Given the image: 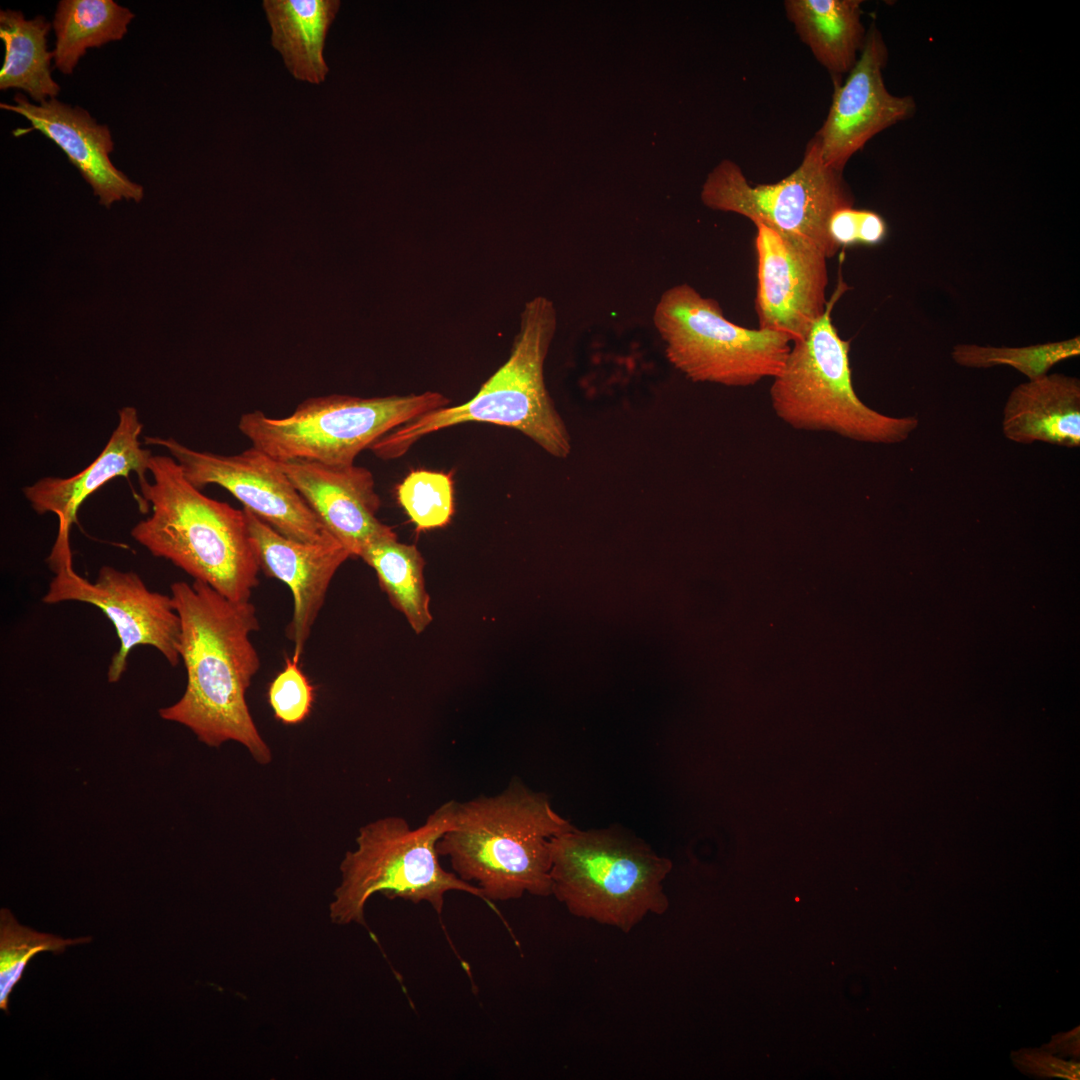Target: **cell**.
<instances>
[{
  "instance_id": "cell-1",
  "label": "cell",
  "mask_w": 1080,
  "mask_h": 1080,
  "mask_svg": "<svg viewBox=\"0 0 1080 1080\" xmlns=\"http://www.w3.org/2000/svg\"><path fill=\"white\" fill-rule=\"evenodd\" d=\"M181 622L179 654L186 673L183 696L159 710L161 718L188 727L211 747L233 740L267 764L271 751L250 714L246 692L260 667L250 634L259 629L250 601H232L194 580L170 586Z\"/></svg>"
},
{
  "instance_id": "cell-2",
  "label": "cell",
  "mask_w": 1080,
  "mask_h": 1080,
  "mask_svg": "<svg viewBox=\"0 0 1080 1080\" xmlns=\"http://www.w3.org/2000/svg\"><path fill=\"white\" fill-rule=\"evenodd\" d=\"M573 828L545 794L513 781L500 794L456 802L451 826L436 848L492 905L525 893L552 895L550 842Z\"/></svg>"
},
{
  "instance_id": "cell-3",
  "label": "cell",
  "mask_w": 1080,
  "mask_h": 1080,
  "mask_svg": "<svg viewBox=\"0 0 1080 1080\" xmlns=\"http://www.w3.org/2000/svg\"><path fill=\"white\" fill-rule=\"evenodd\" d=\"M149 473L140 490L152 513L132 538L226 598L249 601L260 566L244 510L204 495L171 456L153 455Z\"/></svg>"
},
{
  "instance_id": "cell-4",
  "label": "cell",
  "mask_w": 1080,
  "mask_h": 1080,
  "mask_svg": "<svg viewBox=\"0 0 1080 1080\" xmlns=\"http://www.w3.org/2000/svg\"><path fill=\"white\" fill-rule=\"evenodd\" d=\"M556 327L553 302L544 296L529 300L507 361L470 400L425 413L392 430L370 448L381 458L393 459L428 434L462 423L485 422L514 428L550 455L567 457L570 436L544 380V362Z\"/></svg>"
},
{
  "instance_id": "cell-5",
  "label": "cell",
  "mask_w": 1080,
  "mask_h": 1080,
  "mask_svg": "<svg viewBox=\"0 0 1080 1080\" xmlns=\"http://www.w3.org/2000/svg\"><path fill=\"white\" fill-rule=\"evenodd\" d=\"M552 895L580 918L629 932L669 902L672 863L646 843L611 830L573 828L551 839Z\"/></svg>"
},
{
  "instance_id": "cell-6",
  "label": "cell",
  "mask_w": 1080,
  "mask_h": 1080,
  "mask_svg": "<svg viewBox=\"0 0 1080 1080\" xmlns=\"http://www.w3.org/2000/svg\"><path fill=\"white\" fill-rule=\"evenodd\" d=\"M456 801H448L412 830L397 816L380 818L359 830L357 848L341 862V882L329 905L333 924L365 925V907L376 893L389 899L427 902L440 915L449 891H461L485 901L481 890L439 862L437 842L450 828Z\"/></svg>"
},
{
  "instance_id": "cell-7",
  "label": "cell",
  "mask_w": 1080,
  "mask_h": 1080,
  "mask_svg": "<svg viewBox=\"0 0 1080 1080\" xmlns=\"http://www.w3.org/2000/svg\"><path fill=\"white\" fill-rule=\"evenodd\" d=\"M838 294L809 333L793 342L782 369L772 378V408L796 430L831 432L871 444L901 443L918 428L919 420L880 413L857 396L850 343L839 336L831 320Z\"/></svg>"
},
{
  "instance_id": "cell-8",
  "label": "cell",
  "mask_w": 1080,
  "mask_h": 1080,
  "mask_svg": "<svg viewBox=\"0 0 1080 1080\" xmlns=\"http://www.w3.org/2000/svg\"><path fill=\"white\" fill-rule=\"evenodd\" d=\"M449 403L435 391L371 398L334 394L308 398L283 418L245 413L238 428L253 447L278 462L349 466L392 430Z\"/></svg>"
},
{
  "instance_id": "cell-9",
  "label": "cell",
  "mask_w": 1080,
  "mask_h": 1080,
  "mask_svg": "<svg viewBox=\"0 0 1080 1080\" xmlns=\"http://www.w3.org/2000/svg\"><path fill=\"white\" fill-rule=\"evenodd\" d=\"M653 323L668 361L693 382L747 387L773 378L792 343L781 332L729 321L715 299L685 283L662 293Z\"/></svg>"
},
{
  "instance_id": "cell-10",
  "label": "cell",
  "mask_w": 1080,
  "mask_h": 1080,
  "mask_svg": "<svg viewBox=\"0 0 1080 1080\" xmlns=\"http://www.w3.org/2000/svg\"><path fill=\"white\" fill-rule=\"evenodd\" d=\"M701 200L713 210L740 214L753 223L805 237L827 258L840 248L829 235L830 217L854 203L842 172L825 164L815 137L808 142L799 166L773 184L751 185L736 163L723 160L708 174Z\"/></svg>"
},
{
  "instance_id": "cell-11",
  "label": "cell",
  "mask_w": 1080,
  "mask_h": 1080,
  "mask_svg": "<svg viewBox=\"0 0 1080 1080\" xmlns=\"http://www.w3.org/2000/svg\"><path fill=\"white\" fill-rule=\"evenodd\" d=\"M48 562L55 576L42 599L45 604H90L113 624L120 645L108 667L110 683L120 680L129 653L139 645L157 649L171 666L179 663L181 622L171 595L150 590L133 571L109 565L102 566L90 582L73 569L69 545L54 546Z\"/></svg>"
},
{
  "instance_id": "cell-12",
  "label": "cell",
  "mask_w": 1080,
  "mask_h": 1080,
  "mask_svg": "<svg viewBox=\"0 0 1080 1080\" xmlns=\"http://www.w3.org/2000/svg\"><path fill=\"white\" fill-rule=\"evenodd\" d=\"M145 443L164 447L196 488L210 484L225 488L244 508L290 539L314 543L334 537L280 463L253 446L239 454L221 455L191 449L171 437H145Z\"/></svg>"
},
{
  "instance_id": "cell-13",
  "label": "cell",
  "mask_w": 1080,
  "mask_h": 1080,
  "mask_svg": "<svg viewBox=\"0 0 1080 1080\" xmlns=\"http://www.w3.org/2000/svg\"><path fill=\"white\" fill-rule=\"evenodd\" d=\"M756 227L755 310L761 329L803 339L826 312L827 256L811 240Z\"/></svg>"
},
{
  "instance_id": "cell-14",
  "label": "cell",
  "mask_w": 1080,
  "mask_h": 1080,
  "mask_svg": "<svg viewBox=\"0 0 1080 1080\" xmlns=\"http://www.w3.org/2000/svg\"><path fill=\"white\" fill-rule=\"evenodd\" d=\"M888 50L872 25L862 51L844 82L834 80L832 103L816 133L823 161L843 172L849 159L875 135L908 119L916 110L910 96L891 94L883 80Z\"/></svg>"
},
{
  "instance_id": "cell-15",
  "label": "cell",
  "mask_w": 1080,
  "mask_h": 1080,
  "mask_svg": "<svg viewBox=\"0 0 1080 1080\" xmlns=\"http://www.w3.org/2000/svg\"><path fill=\"white\" fill-rule=\"evenodd\" d=\"M260 570L284 582L293 595V614L286 629L300 660L330 582L351 555L335 538L307 543L290 539L243 508Z\"/></svg>"
},
{
  "instance_id": "cell-16",
  "label": "cell",
  "mask_w": 1080,
  "mask_h": 1080,
  "mask_svg": "<svg viewBox=\"0 0 1080 1080\" xmlns=\"http://www.w3.org/2000/svg\"><path fill=\"white\" fill-rule=\"evenodd\" d=\"M279 463L320 522L351 556L361 557L371 543L396 537L376 517L380 499L368 469L311 461Z\"/></svg>"
},
{
  "instance_id": "cell-17",
  "label": "cell",
  "mask_w": 1080,
  "mask_h": 1080,
  "mask_svg": "<svg viewBox=\"0 0 1080 1080\" xmlns=\"http://www.w3.org/2000/svg\"><path fill=\"white\" fill-rule=\"evenodd\" d=\"M14 102L1 103L0 107L25 117L32 126L25 131L35 129L58 145L91 186L101 205L109 208L122 199L142 200L143 187L131 181L110 160L114 143L107 125L97 123L85 109L57 98L33 103L19 93Z\"/></svg>"
},
{
  "instance_id": "cell-18",
  "label": "cell",
  "mask_w": 1080,
  "mask_h": 1080,
  "mask_svg": "<svg viewBox=\"0 0 1080 1080\" xmlns=\"http://www.w3.org/2000/svg\"><path fill=\"white\" fill-rule=\"evenodd\" d=\"M118 415V424L104 449L85 469L68 478L44 477L23 488L36 513H53L58 517L57 536L69 537L81 504L108 481L128 477L132 472L137 475L139 485L148 481L146 474L153 455L141 446L143 425L137 410L126 406Z\"/></svg>"
},
{
  "instance_id": "cell-19",
  "label": "cell",
  "mask_w": 1080,
  "mask_h": 1080,
  "mask_svg": "<svg viewBox=\"0 0 1080 1080\" xmlns=\"http://www.w3.org/2000/svg\"><path fill=\"white\" fill-rule=\"evenodd\" d=\"M1002 431L1015 443L1080 447V381L1045 375L1015 387L1003 409Z\"/></svg>"
},
{
  "instance_id": "cell-20",
  "label": "cell",
  "mask_w": 1080,
  "mask_h": 1080,
  "mask_svg": "<svg viewBox=\"0 0 1080 1080\" xmlns=\"http://www.w3.org/2000/svg\"><path fill=\"white\" fill-rule=\"evenodd\" d=\"M272 46L294 78L322 83L329 71L324 59L328 30L340 7L338 0H264Z\"/></svg>"
},
{
  "instance_id": "cell-21",
  "label": "cell",
  "mask_w": 1080,
  "mask_h": 1080,
  "mask_svg": "<svg viewBox=\"0 0 1080 1080\" xmlns=\"http://www.w3.org/2000/svg\"><path fill=\"white\" fill-rule=\"evenodd\" d=\"M785 12L800 39L833 76L849 73L866 31L859 0H787Z\"/></svg>"
},
{
  "instance_id": "cell-22",
  "label": "cell",
  "mask_w": 1080,
  "mask_h": 1080,
  "mask_svg": "<svg viewBox=\"0 0 1080 1080\" xmlns=\"http://www.w3.org/2000/svg\"><path fill=\"white\" fill-rule=\"evenodd\" d=\"M50 27L43 16L28 20L21 11H0V38L5 44L1 90L20 89L35 103L56 98L60 86L51 74L53 53L47 49Z\"/></svg>"
},
{
  "instance_id": "cell-23",
  "label": "cell",
  "mask_w": 1080,
  "mask_h": 1080,
  "mask_svg": "<svg viewBox=\"0 0 1080 1080\" xmlns=\"http://www.w3.org/2000/svg\"><path fill=\"white\" fill-rule=\"evenodd\" d=\"M133 18L130 9L113 0H61L52 22L54 67L72 74L88 48L121 40Z\"/></svg>"
},
{
  "instance_id": "cell-24",
  "label": "cell",
  "mask_w": 1080,
  "mask_h": 1080,
  "mask_svg": "<svg viewBox=\"0 0 1080 1080\" xmlns=\"http://www.w3.org/2000/svg\"><path fill=\"white\" fill-rule=\"evenodd\" d=\"M361 558L375 570L392 605L405 615L416 633L423 632L432 616L423 576L424 559L417 547L398 542L397 536L388 537L371 543Z\"/></svg>"
},
{
  "instance_id": "cell-25",
  "label": "cell",
  "mask_w": 1080,
  "mask_h": 1080,
  "mask_svg": "<svg viewBox=\"0 0 1080 1080\" xmlns=\"http://www.w3.org/2000/svg\"><path fill=\"white\" fill-rule=\"evenodd\" d=\"M1080 354V338L1026 347H992L960 344L952 351L953 360L964 367L991 368L1006 365L1035 380L1047 375L1058 362Z\"/></svg>"
},
{
  "instance_id": "cell-26",
  "label": "cell",
  "mask_w": 1080,
  "mask_h": 1080,
  "mask_svg": "<svg viewBox=\"0 0 1080 1080\" xmlns=\"http://www.w3.org/2000/svg\"><path fill=\"white\" fill-rule=\"evenodd\" d=\"M91 937L63 939L34 931L17 922L6 908L0 911V1008L8 1011V999L21 980L29 961L38 953L64 952L68 946L90 942Z\"/></svg>"
},
{
  "instance_id": "cell-27",
  "label": "cell",
  "mask_w": 1080,
  "mask_h": 1080,
  "mask_svg": "<svg viewBox=\"0 0 1080 1080\" xmlns=\"http://www.w3.org/2000/svg\"><path fill=\"white\" fill-rule=\"evenodd\" d=\"M397 497L418 529L447 525L454 513V490L450 474L429 470L410 472L397 488Z\"/></svg>"
},
{
  "instance_id": "cell-28",
  "label": "cell",
  "mask_w": 1080,
  "mask_h": 1080,
  "mask_svg": "<svg viewBox=\"0 0 1080 1080\" xmlns=\"http://www.w3.org/2000/svg\"><path fill=\"white\" fill-rule=\"evenodd\" d=\"M268 701L277 720L286 725L303 722L314 702V687L299 667V661L286 657L284 669L268 689Z\"/></svg>"
},
{
  "instance_id": "cell-29",
  "label": "cell",
  "mask_w": 1080,
  "mask_h": 1080,
  "mask_svg": "<svg viewBox=\"0 0 1080 1080\" xmlns=\"http://www.w3.org/2000/svg\"><path fill=\"white\" fill-rule=\"evenodd\" d=\"M860 210L844 207L830 217L828 231L831 239L840 246L858 244Z\"/></svg>"
},
{
  "instance_id": "cell-30",
  "label": "cell",
  "mask_w": 1080,
  "mask_h": 1080,
  "mask_svg": "<svg viewBox=\"0 0 1080 1080\" xmlns=\"http://www.w3.org/2000/svg\"><path fill=\"white\" fill-rule=\"evenodd\" d=\"M886 234V222L878 213L870 210H860L859 244L869 246L880 244L885 239Z\"/></svg>"
}]
</instances>
